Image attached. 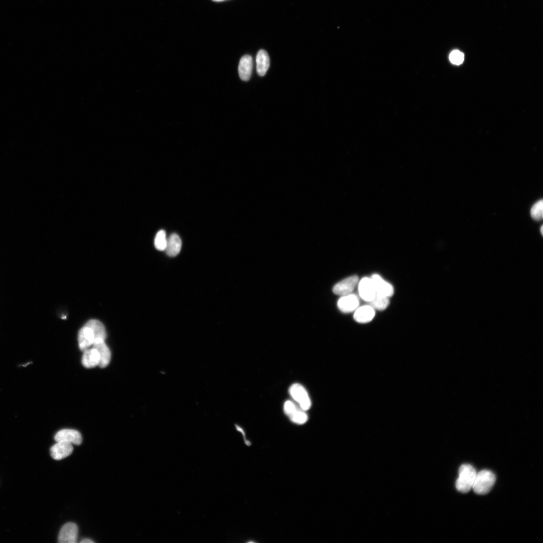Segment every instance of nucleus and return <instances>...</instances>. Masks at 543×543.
<instances>
[{
    "instance_id": "19",
    "label": "nucleus",
    "mask_w": 543,
    "mask_h": 543,
    "mask_svg": "<svg viewBox=\"0 0 543 543\" xmlns=\"http://www.w3.org/2000/svg\"><path fill=\"white\" fill-rule=\"evenodd\" d=\"M369 304L375 310L384 311L389 305V299L388 297L376 294L374 299Z\"/></svg>"
},
{
    "instance_id": "26",
    "label": "nucleus",
    "mask_w": 543,
    "mask_h": 543,
    "mask_svg": "<svg viewBox=\"0 0 543 543\" xmlns=\"http://www.w3.org/2000/svg\"><path fill=\"white\" fill-rule=\"evenodd\" d=\"M213 1L216 2H221L225 1V0H213Z\"/></svg>"
},
{
    "instance_id": "15",
    "label": "nucleus",
    "mask_w": 543,
    "mask_h": 543,
    "mask_svg": "<svg viewBox=\"0 0 543 543\" xmlns=\"http://www.w3.org/2000/svg\"><path fill=\"white\" fill-rule=\"evenodd\" d=\"M375 316V310L370 306H364L358 308L355 312V320L361 324H366L371 322Z\"/></svg>"
},
{
    "instance_id": "16",
    "label": "nucleus",
    "mask_w": 543,
    "mask_h": 543,
    "mask_svg": "<svg viewBox=\"0 0 543 543\" xmlns=\"http://www.w3.org/2000/svg\"><path fill=\"white\" fill-rule=\"evenodd\" d=\"M182 241L178 234L173 233L167 238L165 250L169 256H177L180 253Z\"/></svg>"
},
{
    "instance_id": "7",
    "label": "nucleus",
    "mask_w": 543,
    "mask_h": 543,
    "mask_svg": "<svg viewBox=\"0 0 543 543\" xmlns=\"http://www.w3.org/2000/svg\"><path fill=\"white\" fill-rule=\"evenodd\" d=\"M55 440L57 442L66 441L76 445H80L83 441L81 433L78 431L71 429H64L58 432L55 436Z\"/></svg>"
},
{
    "instance_id": "13",
    "label": "nucleus",
    "mask_w": 543,
    "mask_h": 543,
    "mask_svg": "<svg viewBox=\"0 0 543 543\" xmlns=\"http://www.w3.org/2000/svg\"><path fill=\"white\" fill-rule=\"evenodd\" d=\"M253 67L252 59L249 55L244 56L240 60L238 73L240 78L244 81H248L251 77Z\"/></svg>"
},
{
    "instance_id": "14",
    "label": "nucleus",
    "mask_w": 543,
    "mask_h": 543,
    "mask_svg": "<svg viewBox=\"0 0 543 543\" xmlns=\"http://www.w3.org/2000/svg\"><path fill=\"white\" fill-rule=\"evenodd\" d=\"M82 359V363L86 368H92L99 366L100 357L97 350L93 348L85 350Z\"/></svg>"
},
{
    "instance_id": "24",
    "label": "nucleus",
    "mask_w": 543,
    "mask_h": 543,
    "mask_svg": "<svg viewBox=\"0 0 543 543\" xmlns=\"http://www.w3.org/2000/svg\"><path fill=\"white\" fill-rule=\"evenodd\" d=\"M235 425V428H236V430L238 431V432H240V433H241L243 434L245 444L247 446H249L250 445V442L249 441H247L246 440L245 437L244 433L243 430H242V429L241 427H240V426H239L238 425Z\"/></svg>"
},
{
    "instance_id": "2",
    "label": "nucleus",
    "mask_w": 543,
    "mask_h": 543,
    "mask_svg": "<svg viewBox=\"0 0 543 543\" xmlns=\"http://www.w3.org/2000/svg\"><path fill=\"white\" fill-rule=\"evenodd\" d=\"M495 481L496 477L492 472L483 470L477 473L472 488L476 494H486L490 492Z\"/></svg>"
},
{
    "instance_id": "6",
    "label": "nucleus",
    "mask_w": 543,
    "mask_h": 543,
    "mask_svg": "<svg viewBox=\"0 0 543 543\" xmlns=\"http://www.w3.org/2000/svg\"><path fill=\"white\" fill-rule=\"evenodd\" d=\"M74 448L72 444L66 441H60L54 445L51 449V455L56 460H61L73 453Z\"/></svg>"
},
{
    "instance_id": "4",
    "label": "nucleus",
    "mask_w": 543,
    "mask_h": 543,
    "mask_svg": "<svg viewBox=\"0 0 543 543\" xmlns=\"http://www.w3.org/2000/svg\"><path fill=\"white\" fill-rule=\"evenodd\" d=\"M79 529L74 522L64 524L60 530L58 541L60 543H76L77 542Z\"/></svg>"
},
{
    "instance_id": "27",
    "label": "nucleus",
    "mask_w": 543,
    "mask_h": 543,
    "mask_svg": "<svg viewBox=\"0 0 543 543\" xmlns=\"http://www.w3.org/2000/svg\"><path fill=\"white\" fill-rule=\"evenodd\" d=\"M540 231H541V233L542 234V226H541V227L540 228Z\"/></svg>"
},
{
    "instance_id": "22",
    "label": "nucleus",
    "mask_w": 543,
    "mask_h": 543,
    "mask_svg": "<svg viewBox=\"0 0 543 543\" xmlns=\"http://www.w3.org/2000/svg\"><path fill=\"white\" fill-rule=\"evenodd\" d=\"M543 214V203L542 200H539L535 203L531 208L530 215L531 217L537 221L540 220L542 218Z\"/></svg>"
},
{
    "instance_id": "11",
    "label": "nucleus",
    "mask_w": 543,
    "mask_h": 543,
    "mask_svg": "<svg viewBox=\"0 0 543 543\" xmlns=\"http://www.w3.org/2000/svg\"><path fill=\"white\" fill-rule=\"evenodd\" d=\"M93 348L96 349L100 357L99 366L101 368L106 367L110 363L111 355V352L105 343V340L101 339H96L93 344Z\"/></svg>"
},
{
    "instance_id": "8",
    "label": "nucleus",
    "mask_w": 543,
    "mask_h": 543,
    "mask_svg": "<svg viewBox=\"0 0 543 543\" xmlns=\"http://www.w3.org/2000/svg\"><path fill=\"white\" fill-rule=\"evenodd\" d=\"M376 293L379 295L391 297L394 294V289L389 283L385 281L380 276L374 275L371 278Z\"/></svg>"
},
{
    "instance_id": "21",
    "label": "nucleus",
    "mask_w": 543,
    "mask_h": 543,
    "mask_svg": "<svg viewBox=\"0 0 543 543\" xmlns=\"http://www.w3.org/2000/svg\"><path fill=\"white\" fill-rule=\"evenodd\" d=\"M167 243L166 233L164 230H160L157 234L155 239L156 248L161 251L165 250Z\"/></svg>"
},
{
    "instance_id": "17",
    "label": "nucleus",
    "mask_w": 543,
    "mask_h": 543,
    "mask_svg": "<svg viewBox=\"0 0 543 543\" xmlns=\"http://www.w3.org/2000/svg\"><path fill=\"white\" fill-rule=\"evenodd\" d=\"M256 71L260 76L265 75L269 67V58L267 52L260 50L257 53L256 58Z\"/></svg>"
},
{
    "instance_id": "10",
    "label": "nucleus",
    "mask_w": 543,
    "mask_h": 543,
    "mask_svg": "<svg viewBox=\"0 0 543 543\" xmlns=\"http://www.w3.org/2000/svg\"><path fill=\"white\" fill-rule=\"evenodd\" d=\"M359 300L357 296L350 294L341 297L338 303L339 310L344 313H350L356 311L359 307Z\"/></svg>"
},
{
    "instance_id": "25",
    "label": "nucleus",
    "mask_w": 543,
    "mask_h": 543,
    "mask_svg": "<svg viewBox=\"0 0 543 543\" xmlns=\"http://www.w3.org/2000/svg\"><path fill=\"white\" fill-rule=\"evenodd\" d=\"M80 542H81V543H93V542H94V541L93 540H92V539H89V538H85V539H83V540H82L81 541H80Z\"/></svg>"
},
{
    "instance_id": "12",
    "label": "nucleus",
    "mask_w": 543,
    "mask_h": 543,
    "mask_svg": "<svg viewBox=\"0 0 543 543\" xmlns=\"http://www.w3.org/2000/svg\"><path fill=\"white\" fill-rule=\"evenodd\" d=\"M95 340L94 335L92 330L84 326L79 331L78 334L79 346L80 350L84 351L92 346Z\"/></svg>"
},
{
    "instance_id": "18",
    "label": "nucleus",
    "mask_w": 543,
    "mask_h": 543,
    "mask_svg": "<svg viewBox=\"0 0 543 543\" xmlns=\"http://www.w3.org/2000/svg\"><path fill=\"white\" fill-rule=\"evenodd\" d=\"M85 326L92 330L95 340L101 339L105 340L107 334L105 328L101 322L96 320H92L88 321Z\"/></svg>"
},
{
    "instance_id": "3",
    "label": "nucleus",
    "mask_w": 543,
    "mask_h": 543,
    "mask_svg": "<svg viewBox=\"0 0 543 543\" xmlns=\"http://www.w3.org/2000/svg\"><path fill=\"white\" fill-rule=\"evenodd\" d=\"M290 391L292 397L300 404L303 410L306 411L311 408L312 402L310 397L303 386L298 383L295 384L291 386Z\"/></svg>"
},
{
    "instance_id": "23",
    "label": "nucleus",
    "mask_w": 543,
    "mask_h": 543,
    "mask_svg": "<svg viewBox=\"0 0 543 543\" xmlns=\"http://www.w3.org/2000/svg\"><path fill=\"white\" fill-rule=\"evenodd\" d=\"M449 59L452 64L459 65L463 63L464 60V55L459 51L456 50L450 54Z\"/></svg>"
},
{
    "instance_id": "9",
    "label": "nucleus",
    "mask_w": 543,
    "mask_h": 543,
    "mask_svg": "<svg viewBox=\"0 0 543 543\" xmlns=\"http://www.w3.org/2000/svg\"><path fill=\"white\" fill-rule=\"evenodd\" d=\"M359 293L361 298L368 303L374 299L376 293L371 278H365L360 282Z\"/></svg>"
},
{
    "instance_id": "5",
    "label": "nucleus",
    "mask_w": 543,
    "mask_h": 543,
    "mask_svg": "<svg viewBox=\"0 0 543 543\" xmlns=\"http://www.w3.org/2000/svg\"><path fill=\"white\" fill-rule=\"evenodd\" d=\"M358 281L359 278L356 276L346 279L334 287L333 292L341 297L352 294L358 283Z\"/></svg>"
},
{
    "instance_id": "20",
    "label": "nucleus",
    "mask_w": 543,
    "mask_h": 543,
    "mask_svg": "<svg viewBox=\"0 0 543 543\" xmlns=\"http://www.w3.org/2000/svg\"><path fill=\"white\" fill-rule=\"evenodd\" d=\"M289 417L293 422L298 425L306 424L309 419L305 411L301 410L298 408Z\"/></svg>"
},
{
    "instance_id": "1",
    "label": "nucleus",
    "mask_w": 543,
    "mask_h": 543,
    "mask_svg": "<svg viewBox=\"0 0 543 543\" xmlns=\"http://www.w3.org/2000/svg\"><path fill=\"white\" fill-rule=\"evenodd\" d=\"M477 474L475 468L469 464H463L459 468V477L456 482L457 489L464 493L472 488Z\"/></svg>"
}]
</instances>
